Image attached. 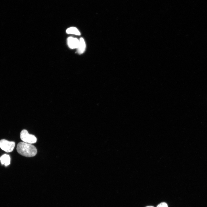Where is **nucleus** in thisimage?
Masks as SVG:
<instances>
[{"label": "nucleus", "instance_id": "7", "mask_svg": "<svg viewBox=\"0 0 207 207\" xmlns=\"http://www.w3.org/2000/svg\"><path fill=\"white\" fill-rule=\"evenodd\" d=\"M66 33L68 34H72L78 35H80L79 30L76 27H71L68 28L66 31Z\"/></svg>", "mask_w": 207, "mask_h": 207}, {"label": "nucleus", "instance_id": "1", "mask_svg": "<svg viewBox=\"0 0 207 207\" xmlns=\"http://www.w3.org/2000/svg\"><path fill=\"white\" fill-rule=\"evenodd\" d=\"M16 149L19 154L26 157L34 156L37 153V149L34 146L23 142H20L18 144Z\"/></svg>", "mask_w": 207, "mask_h": 207}, {"label": "nucleus", "instance_id": "8", "mask_svg": "<svg viewBox=\"0 0 207 207\" xmlns=\"http://www.w3.org/2000/svg\"><path fill=\"white\" fill-rule=\"evenodd\" d=\"M157 207H168V206L166 203L163 202L159 204Z\"/></svg>", "mask_w": 207, "mask_h": 207}, {"label": "nucleus", "instance_id": "5", "mask_svg": "<svg viewBox=\"0 0 207 207\" xmlns=\"http://www.w3.org/2000/svg\"><path fill=\"white\" fill-rule=\"evenodd\" d=\"M86 44L84 39L81 38L79 39V43L77 48V53L79 54H83L86 49Z\"/></svg>", "mask_w": 207, "mask_h": 207}, {"label": "nucleus", "instance_id": "3", "mask_svg": "<svg viewBox=\"0 0 207 207\" xmlns=\"http://www.w3.org/2000/svg\"><path fill=\"white\" fill-rule=\"evenodd\" d=\"M15 143L5 139L0 140V147L3 150L7 152H12L15 146Z\"/></svg>", "mask_w": 207, "mask_h": 207}, {"label": "nucleus", "instance_id": "2", "mask_svg": "<svg viewBox=\"0 0 207 207\" xmlns=\"http://www.w3.org/2000/svg\"><path fill=\"white\" fill-rule=\"evenodd\" d=\"M20 137L23 142L30 144L35 143L37 141L34 135L29 134L25 129H23L21 131Z\"/></svg>", "mask_w": 207, "mask_h": 207}, {"label": "nucleus", "instance_id": "4", "mask_svg": "<svg viewBox=\"0 0 207 207\" xmlns=\"http://www.w3.org/2000/svg\"><path fill=\"white\" fill-rule=\"evenodd\" d=\"M67 42L68 47L70 49H77L79 45V40L76 38L70 37L67 39Z\"/></svg>", "mask_w": 207, "mask_h": 207}, {"label": "nucleus", "instance_id": "9", "mask_svg": "<svg viewBox=\"0 0 207 207\" xmlns=\"http://www.w3.org/2000/svg\"><path fill=\"white\" fill-rule=\"evenodd\" d=\"M146 207H154L152 206H146Z\"/></svg>", "mask_w": 207, "mask_h": 207}, {"label": "nucleus", "instance_id": "6", "mask_svg": "<svg viewBox=\"0 0 207 207\" xmlns=\"http://www.w3.org/2000/svg\"><path fill=\"white\" fill-rule=\"evenodd\" d=\"M0 161L2 165L4 164L7 166L9 165L10 162V158L9 155L4 154L0 158Z\"/></svg>", "mask_w": 207, "mask_h": 207}]
</instances>
